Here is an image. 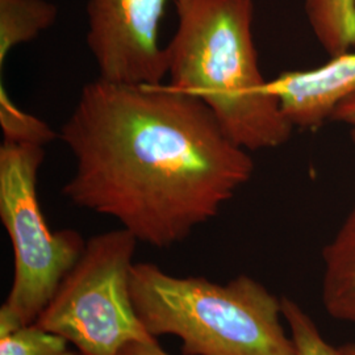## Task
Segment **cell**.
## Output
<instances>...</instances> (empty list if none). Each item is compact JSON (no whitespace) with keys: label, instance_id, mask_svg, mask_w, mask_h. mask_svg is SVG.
Returning <instances> with one entry per match:
<instances>
[{"label":"cell","instance_id":"6da1fadb","mask_svg":"<svg viewBox=\"0 0 355 355\" xmlns=\"http://www.w3.org/2000/svg\"><path fill=\"white\" fill-rule=\"evenodd\" d=\"M58 133L76 159L64 198L158 249L187 240L253 177L250 152L199 98L168 85L98 78Z\"/></svg>","mask_w":355,"mask_h":355},{"label":"cell","instance_id":"7a4b0ae2","mask_svg":"<svg viewBox=\"0 0 355 355\" xmlns=\"http://www.w3.org/2000/svg\"><path fill=\"white\" fill-rule=\"evenodd\" d=\"M166 45L168 86L199 98L230 140L248 152L275 149L295 130L262 74L253 0H178Z\"/></svg>","mask_w":355,"mask_h":355},{"label":"cell","instance_id":"3957f363","mask_svg":"<svg viewBox=\"0 0 355 355\" xmlns=\"http://www.w3.org/2000/svg\"><path fill=\"white\" fill-rule=\"evenodd\" d=\"M129 283L144 328L154 338L178 337L182 355H297L282 324V297L248 275L216 283L139 262Z\"/></svg>","mask_w":355,"mask_h":355},{"label":"cell","instance_id":"277c9868","mask_svg":"<svg viewBox=\"0 0 355 355\" xmlns=\"http://www.w3.org/2000/svg\"><path fill=\"white\" fill-rule=\"evenodd\" d=\"M45 148L0 146V220L13 250L11 291L0 308V334L36 322L87 240L74 229L53 232L38 200V171Z\"/></svg>","mask_w":355,"mask_h":355},{"label":"cell","instance_id":"5b68a950","mask_svg":"<svg viewBox=\"0 0 355 355\" xmlns=\"http://www.w3.org/2000/svg\"><path fill=\"white\" fill-rule=\"evenodd\" d=\"M139 240L127 229L96 234L36 320L79 355H120L128 343L158 340L144 328L130 296Z\"/></svg>","mask_w":355,"mask_h":355},{"label":"cell","instance_id":"8992f818","mask_svg":"<svg viewBox=\"0 0 355 355\" xmlns=\"http://www.w3.org/2000/svg\"><path fill=\"white\" fill-rule=\"evenodd\" d=\"M178 0H89L86 41L99 79L116 85L159 86L167 78L159 26Z\"/></svg>","mask_w":355,"mask_h":355},{"label":"cell","instance_id":"52a82bcc","mask_svg":"<svg viewBox=\"0 0 355 355\" xmlns=\"http://www.w3.org/2000/svg\"><path fill=\"white\" fill-rule=\"evenodd\" d=\"M268 87L293 129H318L338 104L355 95V49L318 67L283 71L268 80Z\"/></svg>","mask_w":355,"mask_h":355},{"label":"cell","instance_id":"ba28073f","mask_svg":"<svg viewBox=\"0 0 355 355\" xmlns=\"http://www.w3.org/2000/svg\"><path fill=\"white\" fill-rule=\"evenodd\" d=\"M322 304L330 318L355 325V204L324 250Z\"/></svg>","mask_w":355,"mask_h":355},{"label":"cell","instance_id":"9c48e42d","mask_svg":"<svg viewBox=\"0 0 355 355\" xmlns=\"http://www.w3.org/2000/svg\"><path fill=\"white\" fill-rule=\"evenodd\" d=\"M58 8L48 0H0V67L16 46L49 29Z\"/></svg>","mask_w":355,"mask_h":355},{"label":"cell","instance_id":"30bf717a","mask_svg":"<svg viewBox=\"0 0 355 355\" xmlns=\"http://www.w3.org/2000/svg\"><path fill=\"white\" fill-rule=\"evenodd\" d=\"M318 45L329 57L355 49V0H304Z\"/></svg>","mask_w":355,"mask_h":355},{"label":"cell","instance_id":"8fae6325","mask_svg":"<svg viewBox=\"0 0 355 355\" xmlns=\"http://www.w3.org/2000/svg\"><path fill=\"white\" fill-rule=\"evenodd\" d=\"M0 127L4 136L3 141L11 144L45 148L60 139V133L48 123L17 107L3 82L0 85Z\"/></svg>","mask_w":355,"mask_h":355},{"label":"cell","instance_id":"7c38bea8","mask_svg":"<svg viewBox=\"0 0 355 355\" xmlns=\"http://www.w3.org/2000/svg\"><path fill=\"white\" fill-rule=\"evenodd\" d=\"M70 345L36 322L0 334V355H79Z\"/></svg>","mask_w":355,"mask_h":355},{"label":"cell","instance_id":"4fadbf2b","mask_svg":"<svg viewBox=\"0 0 355 355\" xmlns=\"http://www.w3.org/2000/svg\"><path fill=\"white\" fill-rule=\"evenodd\" d=\"M282 313L290 328L297 355H343L338 347L330 345L318 330L315 320L291 297H282Z\"/></svg>","mask_w":355,"mask_h":355},{"label":"cell","instance_id":"5bb4252c","mask_svg":"<svg viewBox=\"0 0 355 355\" xmlns=\"http://www.w3.org/2000/svg\"><path fill=\"white\" fill-rule=\"evenodd\" d=\"M330 121H336L347 127L350 140L355 148V95L337 105L331 114Z\"/></svg>","mask_w":355,"mask_h":355},{"label":"cell","instance_id":"9a60e30c","mask_svg":"<svg viewBox=\"0 0 355 355\" xmlns=\"http://www.w3.org/2000/svg\"><path fill=\"white\" fill-rule=\"evenodd\" d=\"M120 355H170L159 346L158 340L128 343Z\"/></svg>","mask_w":355,"mask_h":355},{"label":"cell","instance_id":"2e32d148","mask_svg":"<svg viewBox=\"0 0 355 355\" xmlns=\"http://www.w3.org/2000/svg\"><path fill=\"white\" fill-rule=\"evenodd\" d=\"M343 355H355V343H345L338 346Z\"/></svg>","mask_w":355,"mask_h":355}]
</instances>
